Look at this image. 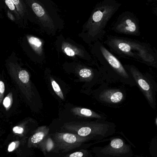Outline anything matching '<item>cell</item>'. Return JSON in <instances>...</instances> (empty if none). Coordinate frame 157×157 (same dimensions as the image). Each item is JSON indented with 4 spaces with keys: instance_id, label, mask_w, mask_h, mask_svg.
I'll return each mask as SVG.
<instances>
[{
    "instance_id": "44dd1931",
    "label": "cell",
    "mask_w": 157,
    "mask_h": 157,
    "mask_svg": "<svg viewBox=\"0 0 157 157\" xmlns=\"http://www.w3.org/2000/svg\"><path fill=\"white\" fill-rule=\"evenodd\" d=\"M13 103V95L12 93H10L4 99L3 101V105L6 110L9 109Z\"/></svg>"
},
{
    "instance_id": "277c9868",
    "label": "cell",
    "mask_w": 157,
    "mask_h": 157,
    "mask_svg": "<svg viewBox=\"0 0 157 157\" xmlns=\"http://www.w3.org/2000/svg\"><path fill=\"white\" fill-rule=\"evenodd\" d=\"M62 129L82 137L101 136H104L109 130V125L98 122H71L66 123Z\"/></svg>"
},
{
    "instance_id": "9c48e42d",
    "label": "cell",
    "mask_w": 157,
    "mask_h": 157,
    "mask_svg": "<svg viewBox=\"0 0 157 157\" xmlns=\"http://www.w3.org/2000/svg\"><path fill=\"white\" fill-rule=\"evenodd\" d=\"M130 147L120 138H114L110 144L102 148L101 153L112 156H120L130 152Z\"/></svg>"
},
{
    "instance_id": "8fae6325",
    "label": "cell",
    "mask_w": 157,
    "mask_h": 157,
    "mask_svg": "<svg viewBox=\"0 0 157 157\" xmlns=\"http://www.w3.org/2000/svg\"><path fill=\"white\" fill-rule=\"evenodd\" d=\"M49 131V128L47 126L38 128L29 139L28 147L29 148L38 147L39 144L48 135Z\"/></svg>"
},
{
    "instance_id": "5bb4252c",
    "label": "cell",
    "mask_w": 157,
    "mask_h": 157,
    "mask_svg": "<svg viewBox=\"0 0 157 157\" xmlns=\"http://www.w3.org/2000/svg\"><path fill=\"white\" fill-rule=\"evenodd\" d=\"M38 147L41 150L44 155L56 150V145L52 135H48L39 144Z\"/></svg>"
},
{
    "instance_id": "484cf974",
    "label": "cell",
    "mask_w": 157,
    "mask_h": 157,
    "mask_svg": "<svg viewBox=\"0 0 157 157\" xmlns=\"http://www.w3.org/2000/svg\"><path fill=\"white\" fill-rule=\"evenodd\" d=\"M155 13L156 14V15L157 16V8L156 9L155 11Z\"/></svg>"
},
{
    "instance_id": "52a82bcc",
    "label": "cell",
    "mask_w": 157,
    "mask_h": 157,
    "mask_svg": "<svg viewBox=\"0 0 157 157\" xmlns=\"http://www.w3.org/2000/svg\"><path fill=\"white\" fill-rule=\"evenodd\" d=\"M56 145V149L67 152L79 147L83 143L89 140L90 137H82L71 132H56L52 134Z\"/></svg>"
},
{
    "instance_id": "4316f807",
    "label": "cell",
    "mask_w": 157,
    "mask_h": 157,
    "mask_svg": "<svg viewBox=\"0 0 157 157\" xmlns=\"http://www.w3.org/2000/svg\"><path fill=\"white\" fill-rule=\"evenodd\" d=\"M0 2H1V1H0Z\"/></svg>"
},
{
    "instance_id": "3957f363",
    "label": "cell",
    "mask_w": 157,
    "mask_h": 157,
    "mask_svg": "<svg viewBox=\"0 0 157 157\" xmlns=\"http://www.w3.org/2000/svg\"><path fill=\"white\" fill-rule=\"evenodd\" d=\"M106 43L118 54L157 69V49L149 44L114 36H108Z\"/></svg>"
},
{
    "instance_id": "cb8c5ba5",
    "label": "cell",
    "mask_w": 157,
    "mask_h": 157,
    "mask_svg": "<svg viewBox=\"0 0 157 157\" xmlns=\"http://www.w3.org/2000/svg\"><path fill=\"white\" fill-rule=\"evenodd\" d=\"M5 89V88L4 83L2 80H0V103L2 102L3 98Z\"/></svg>"
},
{
    "instance_id": "2e32d148",
    "label": "cell",
    "mask_w": 157,
    "mask_h": 157,
    "mask_svg": "<svg viewBox=\"0 0 157 157\" xmlns=\"http://www.w3.org/2000/svg\"><path fill=\"white\" fill-rule=\"evenodd\" d=\"M28 41L31 48L39 55L43 53V42L42 40L37 37L32 36H28Z\"/></svg>"
},
{
    "instance_id": "30bf717a",
    "label": "cell",
    "mask_w": 157,
    "mask_h": 157,
    "mask_svg": "<svg viewBox=\"0 0 157 157\" xmlns=\"http://www.w3.org/2000/svg\"><path fill=\"white\" fill-rule=\"evenodd\" d=\"M58 41L60 42L62 51L67 56L71 57H84L85 52L78 46L64 39L62 36L58 37Z\"/></svg>"
},
{
    "instance_id": "ffe728a7",
    "label": "cell",
    "mask_w": 157,
    "mask_h": 157,
    "mask_svg": "<svg viewBox=\"0 0 157 157\" xmlns=\"http://www.w3.org/2000/svg\"><path fill=\"white\" fill-rule=\"evenodd\" d=\"M18 78L21 83L24 84H29L30 76L29 74L25 70H21L18 73Z\"/></svg>"
},
{
    "instance_id": "8992f818",
    "label": "cell",
    "mask_w": 157,
    "mask_h": 157,
    "mask_svg": "<svg viewBox=\"0 0 157 157\" xmlns=\"http://www.w3.org/2000/svg\"><path fill=\"white\" fill-rule=\"evenodd\" d=\"M126 69L134 80L136 84L139 87L145 97L149 105L153 109H155V90L152 83L134 65H125Z\"/></svg>"
},
{
    "instance_id": "7402d4cb",
    "label": "cell",
    "mask_w": 157,
    "mask_h": 157,
    "mask_svg": "<svg viewBox=\"0 0 157 157\" xmlns=\"http://www.w3.org/2000/svg\"><path fill=\"white\" fill-rule=\"evenodd\" d=\"M25 127L22 125H18L14 127L13 129V132L16 135L22 136L25 133Z\"/></svg>"
},
{
    "instance_id": "d6986e66",
    "label": "cell",
    "mask_w": 157,
    "mask_h": 157,
    "mask_svg": "<svg viewBox=\"0 0 157 157\" xmlns=\"http://www.w3.org/2000/svg\"><path fill=\"white\" fill-rule=\"evenodd\" d=\"M51 83L52 86L56 95L62 100H64V96H63V91L58 83L53 79V78H50Z\"/></svg>"
},
{
    "instance_id": "ac0fdd59",
    "label": "cell",
    "mask_w": 157,
    "mask_h": 157,
    "mask_svg": "<svg viewBox=\"0 0 157 157\" xmlns=\"http://www.w3.org/2000/svg\"><path fill=\"white\" fill-rule=\"evenodd\" d=\"M4 1L6 5L8 7L9 11L12 13L15 17L16 20H22L21 17L17 12L16 7L13 2L11 0H4Z\"/></svg>"
},
{
    "instance_id": "7c38bea8",
    "label": "cell",
    "mask_w": 157,
    "mask_h": 157,
    "mask_svg": "<svg viewBox=\"0 0 157 157\" xmlns=\"http://www.w3.org/2000/svg\"><path fill=\"white\" fill-rule=\"evenodd\" d=\"M99 98L102 101L116 104L121 102L124 98V94L118 90H109L101 92Z\"/></svg>"
},
{
    "instance_id": "e0dca14e",
    "label": "cell",
    "mask_w": 157,
    "mask_h": 157,
    "mask_svg": "<svg viewBox=\"0 0 157 157\" xmlns=\"http://www.w3.org/2000/svg\"><path fill=\"white\" fill-rule=\"evenodd\" d=\"M78 74L80 78L87 80L91 79L94 75L92 70L87 68H82L79 69Z\"/></svg>"
},
{
    "instance_id": "6da1fadb",
    "label": "cell",
    "mask_w": 157,
    "mask_h": 157,
    "mask_svg": "<svg viewBox=\"0 0 157 157\" xmlns=\"http://www.w3.org/2000/svg\"><path fill=\"white\" fill-rule=\"evenodd\" d=\"M121 5L118 0H101L97 3L82 26L79 36L89 43L101 39L108 23Z\"/></svg>"
},
{
    "instance_id": "7a4b0ae2",
    "label": "cell",
    "mask_w": 157,
    "mask_h": 157,
    "mask_svg": "<svg viewBox=\"0 0 157 157\" xmlns=\"http://www.w3.org/2000/svg\"><path fill=\"white\" fill-rule=\"evenodd\" d=\"M31 18L49 35L54 36L64 28V21L52 0H24Z\"/></svg>"
},
{
    "instance_id": "ba28073f",
    "label": "cell",
    "mask_w": 157,
    "mask_h": 157,
    "mask_svg": "<svg viewBox=\"0 0 157 157\" xmlns=\"http://www.w3.org/2000/svg\"><path fill=\"white\" fill-rule=\"evenodd\" d=\"M99 48L101 55L116 73L121 78L124 79L127 84L132 86L135 85V82L131 75L123 66L119 60L103 45L100 44Z\"/></svg>"
},
{
    "instance_id": "5b68a950",
    "label": "cell",
    "mask_w": 157,
    "mask_h": 157,
    "mask_svg": "<svg viewBox=\"0 0 157 157\" xmlns=\"http://www.w3.org/2000/svg\"><path fill=\"white\" fill-rule=\"evenodd\" d=\"M111 29L118 34L140 36L139 19L134 13L126 11L120 14L113 25Z\"/></svg>"
},
{
    "instance_id": "4fadbf2b",
    "label": "cell",
    "mask_w": 157,
    "mask_h": 157,
    "mask_svg": "<svg viewBox=\"0 0 157 157\" xmlns=\"http://www.w3.org/2000/svg\"><path fill=\"white\" fill-rule=\"evenodd\" d=\"M74 115L79 117L87 118H95L101 119V116L97 113L89 109L80 107H75L71 110Z\"/></svg>"
},
{
    "instance_id": "83f0119b",
    "label": "cell",
    "mask_w": 157,
    "mask_h": 157,
    "mask_svg": "<svg viewBox=\"0 0 157 157\" xmlns=\"http://www.w3.org/2000/svg\"></svg>"
},
{
    "instance_id": "d4e9b609",
    "label": "cell",
    "mask_w": 157,
    "mask_h": 157,
    "mask_svg": "<svg viewBox=\"0 0 157 157\" xmlns=\"http://www.w3.org/2000/svg\"><path fill=\"white\" fill-rule=\"evenodd\" d=\"M85 155H86V153L85 152L78 151V152L72 153L65 157H85Z\"/></svg>"
},
{
    "instance_id": "9a60e30c",
    "label": "cell",
    "mask_w": 157,
    "mask_h": 157,
    "mask_svg": "<svg viewBox=\"0 0 157 157\" xmlns=\"http://www.w3.org/2000/svg\"><path fill=\"white\" fill-rule=\"evenodd\" d=\"M14 4L17 12L21 17L23 22H26L29 19V13L27 6L24 0H11Z\"/></svg>"
},
{
    "instance_id": "603a6c76",
    "label": "cell",
    "mask_w": 157,
    "mask_h": 157,
    "mask_svg": "<svg viewBox=\"0 0 157 157\" xmlns=\"http://www.w3.org/2000/svg\"><path fill=\"white\" fill-rule=\"evenodd\" d=\"M19 142L18 141H15V142H12L8 146L7 150L9 152H12L15 150L18 145H19Z\"/></svg>"
}]
</instances>
